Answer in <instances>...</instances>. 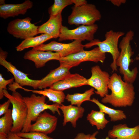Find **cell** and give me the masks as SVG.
Listing matches in <instances>:
<instances>
[{
  "label": "cell",
  "mask_w": 139,
  "mask_h": 139,
  "mask_svg": "<svg viewBox=\"0 0 139 139\" xmlns=\"http://www.w3.org/2000/svg\"><path fill=\"white\" fill-rule=\"evenodd\" d=\"M63 114V126H65L68 122H70L72 126L75 128L77 121L83 116L85 109L81 106L78 107L70 105L65 106L62 104L59 106Z\"/></svg>",
  "instance_id": "cell-20"
},
{
  "label": "cell",
  "mask_w": 139,
  "mask_h": 139,
  "mask_svg": "<svg viewBox=\"0 0 139 139\" xmlns=\"http://www.w3.org/2000/svg\"><path fill=\"white\" fill-rule=\"evenodd\" d=\"M73 3L75 4L74 6L79 7L85 5L88 3L85 0H72Z\"/></svg>",
  "instance_id": "cell-32"
},
{
  "label": "cell",
  "mask_w": 139,
  "mask_h": 139,
  "mask_svg": "<svg viewBox=\"0 0 139 139\" xmlns=\"http://www.w3.org/2000/svg\"><path fill=\"white\" fill-rule=\"evenodd\" d=\"M7 55V52L0 49V64L12 74L15 82L21 87L28 86L32 87L34 90L38 89L40 80H34L29 78L28 76L29 74L24 73L19 70L6 60Z\"/></svg>",
  "instance_id": "cell-12"
},
{
  "label": "cell",
  "mask_w": 139,
  "mask_h": 139,
  "mask_svg": "<svg viewBox=\"0 0 139 139\" xmlns=\"http://www.w3.org/2000/svg\"><path fill=\"white\" fill-rule=\"evenodd\" d=\"M101 15L95 6L87 3L82 6L72 8L71 14L68 16V22L70 25L89 26L100 20Z\"/></svg>",
  "instance_id": "cell-5"
},
{
  "label": "cell",
  "mask_w": 139,
  "mask_h": 139,
  "mask_svg": "<svg viewBox=\"0 0 139 139\" xmlns=\"http://www.w3.org/2000/svg\"><path fill=\"white\" fill-rule=\"evenodd\" d=\"M8 139H27L18 136L16 133L10 132L8 134Z\"/></svg>",
  "instance_id": "cell-34"
},
{
  "label": "cell",
  "mask_w": 139,
  "mask_h": 139,
  "mask_svg": "<svg viewBox=\"0 0 139 139\" xmlns=\"http://www.w3.org/2000/svg\"><path fill=\"white\" fill-rule=\"evenodd\" d=\"M98 29V25L95 24L89 26L82 25L73 29L62 25L58 40L60 42L72 40L91 41L94 40Z\"/></svg>",
  "instance_id": "cell-9"
},
{
  "label": "cell",
  "mask_w": 139,
  "mask_h": 139,
  "mask_svg": "<svg viewBox=\"0 0 139 139\" xmlns=\"http://www.w3.org/2000/svg\"><path fill=\"white\" fill-rule=\"evenodd\" d=\"M62 13L55 16H50L46 22L39 26L38 34H44L56 38L59 37L62 25Z\"/></svg>",
  "instance_id": "cell-17"
},
{
  "label": "cell",
  "mask_w": 139,
  "mask_h": 139,
  "mask_svg": "<svg viewBox=\"0 0 139 139\" xmlns=\"http://www.w3.org/2000/svg\"><path fill=\"white\" fill-rule=\"evenodd\" d=\"M31 19L29 17L13 20L8 23L7 31L18 39L25 40L33 37L38 34L39 26L31 23Z\"/></svg>",
  "instance_id": "cell-8"
},
{
  "label": "cell",
  "mask_w": 139,
  "mask_h": 139,
  "mask_svg": "<svg viewBox=\"0 0 139 139\" xmlns=\"http://www.w3.org/2000/svg\"><path fill=\"white\" fill-rule=\"evenodd\" d=\"M12 112V110L9 109L0 118V133L8 134L11 132L13 124Z\"/></svg>",
  "instance_id": "cell-26"
},
{
  "label": "cell",
  "mask_w": 139,
  "mask_h": 139,
  "mask_svg": "<svg viewBox=\"0 0 139 139\" xmlns=\"http://www.w3.org/2000/svg\"><path fill=\"white\" fill-rule=\"evenodd\" d=\"M111 93L106 95L101 101L109 103L115 107L131 106L135 98L134 88L133 84L125 82L120 75L113 73L110 76L108 85Z\"/></svg>",
  "instance_id": "cell-1"
},
{
  "label": "cell",
  "mask_w": 139,
  "mask_h": 139,
  "mask_svg": "<svg viewBox=\"0 0 139 139\" xmlns=\"http://www.w3.org/2000/svg\"><path fill=\"white\" fill-rule=\"evenodd\" d=\"M114 5L119 7L121 4H124L126 2V0H109Z\"/></svg>",
  "instance_id": "cell-33"
},
{
  "label": "cell",
  "mask_w": 139,
  "mask_h": 139,
  "mask_svg": "<svg viewBox=\"0 0 139 139\" xmlns=\"http://www.w3.org/2000/svg\"><path fill=\"white\" fill-rule=\"evenodd\" d=\"M105 114L99 111L92 110L87 116V119L92 126H95L98 130L105 128L109 121L106 119Z\"/></svg>",
  "instance_id": "cell-24"
},
{
  "label": "cell",
  "mask_w": 139,
  "mask_h": 139,
  "mask_svg": "<svg viewBox=\"0 0 139 139\" xmlns=\"http://www.w3.org/2000/svg\"><path fill=\"white\" fill-rule=\"evenodd\" d=\"M16 134L18 136L27 139H53L47 134L39 132H20Z\"/></svg>",
  "instance_id": "cell-28"
},
{
  "label": "cell",
  "mask_w": 139,
  "mask_h": 139,
  "mask_svg": "<svg viewBox=\"0 0 139 139\" xmlns=\"http://www.w3.org/2000/svg\"><path fill=\"white\" fill-rule=\"evenodd\" d=\"M14 79L12 78L8 80H6L2 76L1 73L0 74V99H2L4 96L3 90L4 89L6 90V86L10 84L13 82Z\"/></svg>",
  "instance_id": "cell-29"
},
{
  "label": "cell",
  "mask_w": 139,
  "mask_h": 139,
  "mask_svg": "<svg viewBox=\"0 0 139 139\" xmlns=\"http://www.w3.org/2000/svg\"><path fill=\"white\" fill-rule=\"evenodd\" d=\"M53 38L52 37L44 34L35 37L29 38L23 41L16 47V49L17 51H20L30 47L33 48L40 45Z\"/></svg>",
  "instance_id": "cell-23"
},
{
  "label": "cell",
  "mask_w": 139,
  "mask_h": 139,
  "mask_svg": "<svg viewBox=\"0 0 139 139\" xmlns=\"http://www.w3.org/2000/svg\"><path fill=\"white\" fill-rule=\"evenodd\" d=\"M106 58V53L102 52L97 47L90 50H83L61 57L58 61L60 66L70 69L84 62L91 61L103 63Z\"/></svg>",
  "instance_id": "cell-7"
},
{
  "label": "cell",
  "mask_w": 139,
  "mask_h": 139,
  "mask_svg": "<svg viewBox=\"0 0 139 139\" xmlns=\"http://www.w3.org/2000/svg\"><path fill=\"white\" fill-rule=\"evenodd\" d=\"M0 139H8V134L0 133Z\"/></svg>",
  "instance_id": "cell-36"
},
{
  "label": "cell",
  "mask_w": 139,
  "mask_h": 139,
  "mask_svg": "<svg viewBox=\"0 0 139 139\" xmlns=\"http://www.w3.org/2000/svg\"><path fill=\"white\" fill-rule=\"evenodd\" d=\"M87 79L78 73L70 74L63 80L57 82L49 88L63 91L69 89L87 85Z\"/></svg>",
  "instance_id": "cell-18"
},
{
  "label": "cell",
  "mask_w": 139,
  "mask_h": 139,
  "mask_svg": "<svg viewBox=\"0 0 139 139\" xmlns=\"http://www.w3.org/2000/svg\"><path fill=\"white\" fill-rule=\"evenodd\" d=\"M90 134H85L83 133H78L74 139H90Z\"/></svg>",
  "instance_id": "cell-31"
},
{
  "label": "cell",
  "mask_w": 139,
  "mask_h": 139,
  "mask_svg": "<svg viewBox=\"0 0 139 139\" xmlns=\"http://www.w3.org/2000/svg\"><path fill=\"white\" fill-rule=\"evenodd\" d=\"M20 88L23 89L25 91L31 92L34 94H41L46 97L49 99V101H52L60 105L64 101L65 98L66 96L63 91L53 90L50 88L39 90L27 89L21 86Z\"/></svg>",
  "instance_id": "cell-21"
},
{
  "label": "cell",
  "mask_w": 139,
  "mask_h": 139,
  "mask_svg": "<svg viewBox=\"0 0 139 139\" xmlns=\"http://www.w3.org/2000/svg\"><path fill=\"white\" fill-rule=\"evenodd\" d=\"M108 136L114 139H139V125L133 127L126 124L114 125L108 131Z\"/></svg>",
  "instance_id": "cell-16"
},
{
  "label": "cell",
  "mask_w": 139,
  "mask_h": 139,
  "mask_svg": "<svg viewBox=\"0 0 139 139\" xmlns=\"http://www.w3.org/2000/svg\"><path fill=\"white\" fill-rule=\"evenodd\" d=\"M90 101L98 106L100 111L108 115L111 121L115 122L126 119L127 116L123 111L110 108L100 103L98 99L93 98Z\"/></svg>",
  "instance_id": "cell-22"
},
{
  "label": "cell",
  "mask_w": 139,
  "mask_h": 139,
  "mask_svg": "<svg viewBox=\"0 0 139 139\" xmlns=\"http://www.w3.org/2000/svg\"><path fill=\"white\" fill-rule=\"evenodd\" d=\"M134 36V31L130 30L123 38L119 45L120 54L116 61V66L119 67V72L123 75V81L132 84L135 81L138 72L136 67L132 70L129 68L132 61L131 57L134 54L131 45Z\"/></svg>",
  "instance_id": "cell-2"
},
{
  "label": "cell",
  "mask_w": 139,
  "mask_h": 139,
  "mask_svg": "<svg viewBox=\"0 0 139 139\" xmlns=\"http://www.w3.org/2000/svg\"><path fill=\"white\" fill-rule=\"evenodd\" d=\"M73 4L72 0H55L53 4L48 9L50 16H55L62 13L67 6Z\"/></svg>",
  "instance_id": "cell-27"
},
{
  "label": "cell",
  "mask_w": 139,
  "mask_h": 139,
  "mask_svg": "<svg viewBox=\"0 0 139 139\" xmlns=\"http://www.w3.org/2000/svg\"><path fill=\"white\" fill-rule=\"evenodd\" d=\"M33 3L30 0L17 4L5 3L0 5V17L4 19L10 17H14L19 15H24L28 10L31 8Z\"/></svg>",
  "instance_id": "cell-15"
},
{
  "label": "cell",
  "mask_w": 139,
  "mask_h": 139,
  "mask_svg": "<svg viewBox=\"0 0 139 139\" xmlns=\"http://www.w3.org/2000/svg\"><path fill=\"white\" fill-rule=\"evenodd\" d=\"M4 0H0V5H2L5 3Z\"/></svg>",
  "instance_id": "cell-37"
},
{
  "label": "cell",
  "mask_w": 139,
  "mask_h": 139,
  "mask_svg": "<svg viewBox=\"0 0 139 139\" xmlns=\"http://www.w3.org/2000/svg\"><path fill=\"white\" fill-rule=\"evenodd\" d=\"M82 41L79 40H75L71 43L65 44L53 41L33 48L32 49L55 51L60 53L62 57L84 50L85 46L82 44Z\"/></svg>",
  "instance_id": "cell-10"
},
{
  "label": "cell",
  "mask_w": 139,
  "mask_h": 139,
  "mask_svg": "<svg viewBox=\"0 0 139 139\" xmlns=\"http://www.w3.org/2000/svg\"><path fill=\"white\" fill-rule=\"evenodd\" d=\"M3 92L4 96L10 100L12 105L13 124L11 132L15 133L21 132L27 115V108L23 97L16 91L13 92L11 95L6 90H3Z\"/></svg>",
  "instance_id": "cell-6"
},
{
  "label": "cell",
  "mask_w": 139,
  "mask_h": 139,
  "mask_svg": "<svg viewBox=\"0 0 139 139\" xmlns=\"http://www.w3.org/2000/svg\"><path fill=\"white\" fill-rule=\"evenodd\" d=\"M70 69L60 66L51 70L45 77L40 80L38 89L42 90L49 88L55 83L61 81L71 74Z\"/></svg>",
  "instance_id": "cell-19"
},
{
  "label": "cell",
  "mask_w": 139,
  "mask_h": 139,
  "mask_svg": "<svg viewBox=\"0 0 139 139\" xmlns=\"http://www.w3.org/2000/svg\"><path fill=\"white\" fill-rule=\"evenodd\" d=\"M91 77L87 79V85L96 90L95 92L102 98L108 94V85L110 76L107 72L102 71L99 66L92 67Z\"/></svg>",
  "instance_id": "cell-11"
},
{
  "label": "cell",
  "mask_w": 139,
  "mask_h": 139,
  "mask_svg": "<svg viewBox=\"0 0 139 139\" xmlns=\"http://www.w3.org/2000/svg\"><path fill=\"white\" fill-rule=\"evenodd\" d=\"M98 131H96L93 133L91 135L90 137V139H98L96 137V136L98 133ZM102 139H110L109 138V137L108 136H107L105 138H103ZM116 139H118L117 138H116Z\"/></svg>",
  "instance_id": "cell-35"
},
{
  "label": "cell",
  "mask_w": 139,
  "mask_h": 139,
  "mask_svg": "<svg viewBox=\"0 0 139 139\" xmlns=\"http://www.w3.org/2000/svg\"><path fill=\"white\" fill-rule=\"evenodd\" d=\"M136 59L137 60H139V55L136 57Z\"/></svg>",
  "instance_id": "cell-38"
},
{
  "label": "cell",
  "mask_w": 139,
  "mask_h": 139,
  "mask_svg": "<svg viewBox=\"0 0 139 139\" xmlns=\"http://www.w3.org/2000/svg\"><path fill=\"white\" fill-rule=\"evenodd\" d=\"M94 89L92 88L85 91L83 93H76L73 94H68L65 96V99L70 102L72 105L81 106L83 102L90 101L91 97L94 94Z\"/></svg>",
  "instance_id": "cell-25"
},
{
  "label": "cell",
  "mask_w": 139,
  "mask_h": 139,
  "mask_svg": "<svg viewBox=\"0 0 139 139\" xmlns=\"http://www.w3.org/2000/svg\"><path fill=\"white\" fill-rule=\"evenodd\" d=\"M11 103L10 100H8L2 104L0 105V116L4 115L8 110Z\"/></svg>",
  "instance_id": "cell-30"
},
{
  "label": "cell",
  "mask_w": 139,
  "mask_h": 139,
  "mask_svg": "<svg viewBox=\"0 0 139 139\" xmlns=\"http://www.w3.org/2000/svg\"><path fill=\"white\" fill-rule=\"evenodd\" d=\"M61 58V55L58 53L32 49L25 53L23 56L24 59L33 62L37 68L43 67L50 60H58Z\"/></svg>",
  "instance_id": "cell-14"
},
{
  "label": "cell",
  "mask_w": 139,
  "mask_h": 139,
  "mask_svg": "<svg viewBox=\"0 0 139 139\" xmlns=\"http://www.w3.org/2000/svg\"><path fill=\"white\" fill-rule=\"evenodd\" d=\"M125 34L121 31H115L110 30L106 32L105 34V39L102 41L95 39L85 45V47L90 48L97 45L102 53H110L112 55L113 61L110 66L112 72L117 71L116 61L118 57L120 51L118 47L120 38Z\"/></svg>",
  "instance_id": "cell-4"
},
{
  "label": "cell",
  "mask_w": 139,
  "mask_h": 139,
  "mask_svg": "<svg viewBox=\"0 0 139 139\" xmlns=\"http://www.w3.org/2000/svg\"><path fill=\"white\" fill-rule=\"evenodd\" d=\"M138 91H139V89H138Z\"/></svg>",
  "instance_id": "cell-39"
},
{
  "label": "cell",
  "mask_w": 139,
  "mask_h": 139,
  "mask_svg": "<svg viewBox=\"0 0 139 139\" xmlns=\"http://www.w3.org/2000/svg\"><path fill=\"white\" fill-rule=\"evenodd\" d=\"M46 98L44 95L37 96L34 93L29 97H23L27 108V115L21 132H29L32 122L35 121L40 114L46 110L49 109L53 114L57 112L60 115L59 110L60 105L57 103L47 104L45 103Z\"/></svg>",
  "instance_id": "cell-3"
},
{
  "label": "cell",
  "mask_w": 139,
  "mask_h": 139,
  "mask_svg": "<svg viewBox=\"0 0 139 139\" xmlns=\"http://www.w3.org/2000/svg\"><path fill=\"white\" fill-rule=\"evenodd\" d=\"M57 121V117L45 111L40 114L34 123L31 124L29 132L50 134L56 129Z\"/></svg>",
  "instance_id": "cell-13"
}]
</instances>
